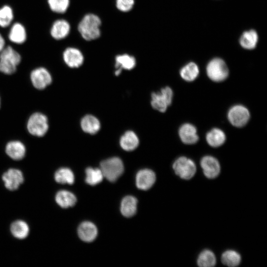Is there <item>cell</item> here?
<instances>
[{"mask_svg":"<svg viewBox=\"0 0 267 267\" xmlns=\"http://www.w3.org/2000/svg\"><path fill=\"white\" fill-rule=\"evenodd\" d=\"M57 204L63 208L73 207L77 202L76 196L71 192L66 190L58 191L55 197Z\"/></svg>","mask_w":267,"mask_h":267,"instance_id":"cell-22","label":"cell"},{"mask_svg":"<svg viewBox=\"0 0 267 267\" xmlns=\"http://www.w3.org/2000/svg\"><path fill=\"white\" fill-rule=\"evenodd\" d=\"M26 147L19 140H12L8 142L5 147L6 154L14 160L22 159L25 156Z\"/></svg>","mask_w":267,"mask_h":267,"instance_id":"cell-15","label":"cell"},{"mask_svg":"<svg viewBox=\"0 0 267 267\" xmlns=\"http://www.w3.org/2000/svg\"><path fill=\"white\" fill-rule=\"evenodd\" d=\"M13 19V12L8 5L0 8V26L3 28L8 26Z\"/></svg>","mask_w":267,"mask_h":267,"instance_id":"cell-32","label":"cell"},{"mask_svg":"<svg viewBox=\"0 0 267 267\" xmlns=\"http://www.w3.org/2000/svg\"><path fill=\"white\" fill-rule=\"evenodd\" d=\"M63 58L66 65L71 68L79 67L84 62L82 53L80 50L74 47L66 48L63 53Z\"/></svg>","mask_w":267,"mask_h":267,"instance_id":"cell-13","label":"cell"},{"mask_svg":"<svg viewBox=\"0 0 267 267\" xmlns=\"http://www.w3.org/2000/svg\"><path fill=\"white\" fill-rule=\"evenodd\" d=\"M86 182L91 185H95L102 181L104 177L100 169L88 168L86 170Z\"/></svg>","mask_w":267,"mask_h":267,"instance_id":"cell-31","label":"cell"},{"mask_svg":"<svg viewBox=\"0 0 267 267\" xmlns=\"http://www.w3.org/2000/svg\"><path fill=\"white\" fill-rule=\"evenodd\" d=\"M5 47V41L2 36L0 34V52Z\"/></svg>","mask_w":267,"mask_h":267,"instance_id":"cell-35","label":"cell"},{"mask_svg":"<svg viewBox=\"0 0 267 267\" xmlns=\"http://www.w3.org/2000/svg\"><path fill=\"white\" fill-rule=\"evenodd\" d=\"M199 73V68L196 63L191 62L183 66L180 71L181 78L188 82L194 81Z\"/></svg>","mask_w":267,"mask_h":267,"instance_id":"cell-26","label":"cell"},{"mask_svg":"<svg viewBox=\"0 0 267 267\" xmlns=\"http://www.w3.org/2000/svg\"><path fill=\"white\" fill-rule=\"evenodd\" d=\"M30 79L33 86L37 89H43L52 82V77L45 68L38 67L31 73Z\"/></svg>","mask_w":267,"mask_h":267,"instance_id":"cell-9","label":"cell"},{"mask_svg":"<svg viewBox=\"0 0 267 267\" xmlns=\"http://www.w3.org/2000/svg\"><path fill=\"white\" fill-rule=\"evenodd\" d=\"M50 9L57 13H63L67 10L70 0H47Z\"/></svg>","mask_w":267,"mask_h":267,"instance_id":"cell-33","label":"cell"},{"mask_svg":"<svg viewBox=\"0 0 267 267\" xmlns=\"http://www.w3.org/2000/svg\"><path fill=\"white\" fill-rule=\"evenodd\" d=\"M20 54L12 47H4L0 52V71L6 75L14 73L20 63Z\"/></svg>","mask_w":267,"mask_h":267,"instance_id":"cell-2","label":"cell"},{"mask_svg":"<svg viewBox=\"0 0 267 267\" xmlns=\"http://www.w3.org/2000/svg\"></svg>","mask_w":267,"mask_h":267,"instance_id":"cell-36","label":"cell"},{"mask_svg":"<svg viewBox=\"0 0 267 267\" xmlns=\"http://www.w3.org/2000/svg\"><path fill=\"white\" fill-rule=\"evenodd\" d=\"M221 260L224 265L234 267L240 264L241 257L237 252L232 250H228L222 254Z\"/></svg>","mask_w":267,"mask_h":267,"instance_id":"cell-27","label":"cell"},{"mask_svg":"<svg viewBox=\"0 0 267 267\" xmlns=\"http://www.w3.org/2000/svg\"><path fill=\"white\" fill-rule=\"evenodd\" d=\"M8 38L15 44H21L24 43L26 40L27 34L24 26L20 23H14L11 27Z\"/></svg>","mask_w":267,"mask_h":267,"instance_id":"cell-18","label":"cell"},{"mask_svg":"<svg viewBox=\"0 0 267 267\" xmlns=\"http://www.w3.org/2000/svg\"><path fill=\"white\" fill-rule=\"evenodd\" d=\"M197 263L201 267H212L216 264V258L214 253L208 249L202 251L199 255Z\"/></svg>","mask_w":267,"mask_h":267,"instance_id":"cell-28","label":"cell"},{"mask_svg":"<svg viewBox=\"0 0 267 267\" xmlns=\"http://www.w3.org/2000/svg\"><path fill=\"white\" fill-rule=\"evenodd\" d=\"M173 168L175 174L184 179H189L195 174L196 167L194 162L185 156L178 157L174 162Z\"/></svg>","mask_w":267,"mask_h":267,"instance_id":"cell-6","label":"cell"},{"mask_svg":"<svg viewBox=\"0 0 267 267\" xmlns=\"http://www.w3.org/2000/svg\"><path fill=\"white\" fill-rule=\"evenodd\" d=\"M258 35L254 30L244 32L239 39L240 45L246 49H254L258 42Z\"/></svg>","mask_w":267,"mask_h":267,"instance_id":"cell-21","label":"cell"},{"mask_svg":"<svg viewBox=\"0 0 267 267\" xmlns=\"http://www.w3.org/2000/svg\"><path fill=\"white\" fill-rule=\"evenodd\" d=\"M139 144L136 134L133 131L126 132L121 137L120 144L125 150L130 151L135 149Z\"/></svg>","mask_w":267,"mask_h":267,"instance_id":"cell-20","label":"cell"},{"mask_svg":"<svg viewBox=\"0 0 267 267\" xmlns=\"http://www.w3.org/2000/svg\"><path fill=\"white\" fill-rule=\"evenodd\" d=\"M70 26L65 20L59 19L55 21L50 29L52 37L56 40H61L66 38L69 34Z\"/></svg>","mask_w":267,"mask_h":267,"instance_id":"cell-17","label":"cell"},{"mask_svg":"<svg viewBox=\"0 0 267 267\" xmlns=\"http://www.w3.org/2000/svg\"><path fill=\"white\" fill-rule=\"evenodd\" d=\"M48 128L47 118L42 113H33L27 121V128L29 133L35 136H43L47 133Z\"/></svg>","mask_w":267,"mask_h":267,"instance_id":"cell-4","label":"cell"},{"mask_svg":"<svg viewBox=\"0 0 267 267\" xmlns=\"http://www.w3.org/2000/svg\"><path fill=\"white\" fill-rule=\"evenodd\" d=\"M156 181L154 172L150 169L140 170L136 176V185L138 188L146 190L150 188Z\"/></svg>","mask_w":267,"mask_h":267,"instance_id":"cell-12","label":"cell"},{"mask_svg":"<svg viewBox=\"0 0 267 267\" xmlns=\"http://www.w3.org/2000/svg\"><path fill=\"white\" fill-rule=\"evenodd\" d=\"M2 178L5 187L11 191L17 189L24 181L22 172L16 169H9L3 174Z\"/></svg>","mask_w":267,"mask_h":267,"instance_id":"cell-11","label":"cell"},{"mask_svg":"<svg viewBox=\"0 0 267 267\" xmlns=\"http://www.w3.org/2000/svg\"><path fill=\"white\" fill-rule=\"evenodd\" d=\"M10 229L12 235L19 239L26 238L29 233V226L26 222L21 220L12 223Z\"/></svg>","mask_w":267,"mask_h":267,"instance_id":"cell-25","label":"cell"},{"mask_svg":"<svg viewBox=\"0 0 267 267\" xmlns=\"http://www.w3.org/2000/svg\"><path fill=\"white\" fill-rule=\"evenodd\" d=\"M134 3V0H116V6L121 11L128 12L132 9Z\"/></svg>","mask_w":267,"mask_h":267,"instance_id":"cell-34","label":"cell"},{"mask_svg":"<svg viewBox=\"0 0 267 267\" xmlns=\"http://www.w3.org/2000/svg\"><path fill=\"white\" fill-rule=\"evenodd\" d=\"M206 71L209 78L217 82L224 81L228 75V69L226 63L219 58H214L208 63Z\"/></svg>","mask_w":267,"mask_h":267,"instance_id":"cell-5","label":"cell"},{"mask_svg":"<svg viewBox=\"0 0 267 267\" xmlns=\"http://www.w3.org/2000/svg\"><path fill=\"white\" fill-rule=\"evenodd\" d=\"M250 118V113L247 108L243 105H237L232 107L228 113L230 123L236 127L245 125Z\"/></svg>","mask_w":267,"mask_h":267,"instance_id":"cell-8","label":"cell"},{"mask_svg":"<svg viewBox=\"0 0 267 267\" xmlns=\"http://www.w3.org/2000/svg\"><path fill=\"white\" fill-rule=\"evenodd\" d=\"M81 126L85 132L94 134L100 130V123L97 118L94 116L87 115L82 118Z\"/></svg>","mask_w":267,"mask_h":267,"instance_id":"cell-23","label":"cell"},{"mask_svg":"<svg viewBox=\"0 0 267 267\" xmlns=\"http://www.w3.org/2000/svg\"><path fill=\"white\" fill-rule=\"evenodd\" d=\"M137 200L132 196L124 197L121 204V212L123 216L127 218L134 216L137 210Z\"/></svg>","mask_w":267,"mask_h":267,"instance_id":"cell-19","label":"cell"},{"mask_svg":"<svg viewBox=\"0 0 267 267\" xmlns=\"http://www.w3.org/2000/svg\"><path fill=\"white\" fill-rule=\"evenodd\" d=\"M101 20L94 14L86 15L78 25V31L82 37L87 41L97 39L100 35Z\"/></svg>","mask_w":267,"mask_h":267,"instance_id":"cell-1","label":"cell"},{"mask_svg":"<svg viewBox=\"0 0 267 267\" xmlns=\"http://www.w3.org/2000/svg\"><path fill=\"white\" fill-rule=\"evenodd\" d=\"M173 96L172 89L169 87L164 88L159 92L151 94V106L161 112H165L168 107L171 104Z\"/></svg>","mask_w":267,"mask_h":267,"instance_id":"cell-7","label":"cell"},{"mask_svg":"<svg viewBox=\"0 0 267 267\" xmlns=\"http://www.w3.org/2000/svg\"><path fill=\"white\" fill-rule=\"evenodd\" d=\"M116 69L131 70L136 64L135 58L129 54H124L116 56L115 58Z\"/></svg>","mask_w":267,"mask_h":267,"instance_id":"cell-30","label":"cell"},{"mask_svg":"<svg viewBox=\"0 0 267 267\" xmlns=\"http://www.w3.org/2000/svg\"><path fill=\"white\" fill-rule=\"evenodd\" d=\"M100 166L104 178L110 182L116 181L124 171L122 161L116 157L102 161Z\"/></svg>","mask_w":267,"mask_h":267,"instance_id":"cell-3","label":"cell"},{"mask_svg":"<svg viewBox=\"0 0 267 267\" xmlns=\"http://www.w3.org/2000/svg\"><path fill=\"white\" fill-rule=\"evenodd\" d=\"M178 134L181 140L186 144H194L199 139L196 128L189 123L182 125L179 129Z\"/></svg>","mask_w":267,"mask_h":267,"instance_id":"cell-16","label":"cell"},{"mask_svg":"<svg viewBox=\"0 0 267 267\" xmlns=\"http://www.w3.org/2000/svg\"><path fill=\"white\" fill-rule=\"evenodd\" d=\"M206 138L210 146L217 147L223 144L225 140V135L222 130L214 128L207 134Z\"/></svg>","mask_w":267,"mask_h":267,"instance_id":"cell-24","label":"cell"},{"mask_svg":"<svg viewBox=\"0 0 267 267\" xmlns=\"http://www.w3.org/2000/svg\"><path fill=\"white\" fill-rule=\"evenodd\" d=\"M54 179L59 183L72 184L74 182V175L70 169L61 168L55 173Z\"/></svg>","mask_w":267,"mask_h":267,"instance_id":"cell-29","label":"cell"},{"mask_svg":"<svg viewBox=\"0 0 267 267\" xmlns=\"http://www.w3.org/2000/svg\"><path fill=\"white\" fill-rule=\"evenodd\" d=\"M200 165L205 176L208 178H215L220 174L221 171L220 163L213 156L203 157L201 160Z\"/></svg>","mask_w":267,"mask_h":267,"instance_id":"cell-10","label":"cell"},{"mask_svg":"<svg viewBox=\"0 0 267 267\" xmlns=\"http://www.w3.org/2000/svg\"><path fill=\"white\" fill-rule=\"evenodd\" d=\"M78 234L82 240L86 242H90L96 238L97 235V229L93 223L89 222H84L79 226Z\"/></svg>","mask_w":267,"mask_h":267,"instance_id":"cell-14","label":"cell"}]
</instances>
